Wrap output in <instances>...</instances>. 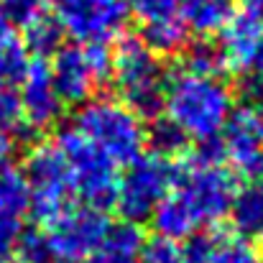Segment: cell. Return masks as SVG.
Segmentation results:
<instances>
[{
	"label": "cell",
	"instance_id": "obj_1",
	"mask_svg": "<svg viewBox=\"0 0 263 263\" xmlns=\"http://www.w3.org/2000/svg\"><path fill=\"white\" fill-rule=\"evenodd\" d=\"M233 107L235 97L220 77H199L186 69L166 77V120H172L189 141H217Z\"/></svg>",
	"mask_w": 263,
	"mask_h": 263
},
{
	"label": "cell",
	"instance_id": "obj_2",
	"mask_svg": "<svg viewBox=\"0 0 263 263\" xmlns=\"http://www.w3.org/2000/svg\"><path fill=\"white\" fill-rule=\"evenodd\" d=\"M72 128L80 130L112 164H130L146 146L143 120L112 97H89L82 102Z\"/></svg>",
	"mask_w": 263,
	"mask_h": 263
},
{
	"label": "cell",
	"instance_id": "obj_3",
	"mask_svg": "<svg viewBox=\"0 0 263 263\" xmlns=\"http://www.w3.org/2000/svg\"><path fill=\"white\" fill-rule=\"evenodd\" d=\"M199 146L202 148L194 156V161L184 172H179L176 194L184 199L197 225L204 228V225L220 222L230 212L238 184H235V176L220 164V156H222L220 138L199 143Z\"/></svg>",
	"mask_w": 263,
	"mask_h": 263
},
{
	"label": "cell",
	"instance_id": "obj_4",
	"mask_svg": "<svg viewBox=\"0 0 263 263\" xmlns=\"http://www.w3.org/2000/svg\"><path fill=\"white\" fill-rule=\"evenodd\" d=\"M120 102L130 107L141 120L151 118L164 110V92H166V72L154 51L143 46L141 39H125L118 51L112 54V72H110Z\"/></svg>",
	"mask_w": 263,
	"mask_h": 263
},
{
	"label": "cell",
	"instance_id": "obj_5",
	"mask_svg": "<svg viewBox=\"0 0 263 263\" xmlns=\"http://www.w3.org/2000/svg\"><path fill=\"white\" fill-rule=\"evenodd\" d=\"M57 146L67 159L69 176H72V192L87 207L100 212L115 204V192H118V179H120L118 164H112L74 128H64L57 138Z\"/></svg>",
	"mask_w": 263,
	"mask_h": 263
},
{
	"label": "cell",
	"instance_id": "obj_6",
	"mask_svg": "<svg viewBox=\"0 0 263 263\" xmlns=\"http://www.w3.org/2000/svg\"><path fill=\"white\" fill-rule=\"evenodd\" d=\"M23 176L31 192V210L41 222L51 225L72 210V176L57 143H36L26 156Z\"/></svg>",
	"mask_w": 263,
	"mask_h": 263
},
{
	"label": "cell",
	"instance_id": "obj_7",
	"mask_svg": "<svg viewBox=\"0 0 263 263\" xmlns=\"http://www.w3.org/2000/svg\"><path fill=\"white\" fill-rule=\"evenodd\" d=\"M176 181H179V169L172 159L156 154L146 156L141 154L128 164L125 174L118 179L115 204L125 220L141 222L174 189Z\"/></svg>",
	"mask_w": 263,
	"mask_h": 263
},
{
	"label": "cell",
	"instance_id": "obj_8",
	"mask_svg": "<svg viewBox=\"0 0 263 263\" xmlns=\"http://www.w3.org/2000/svg\"><path fill=\"white\" fill-rule=\"evenodd\" d=\"M51 82L64 105H82L110 80L112 54L105 44H77L62 46L51 57Z\"/></svg>",
	"mask_w": 263,
	"mask_h": 263
},
{
	"label": "cell",
	"instance_id": "obj_9",
	"mask_svg": "<svg viewBox=\"0 0 263 263\" xmlns=\"http://www.w3.org/2000/svg\"><path fill=\"white\" fill-rule=\"evenodd\" d=\"M54 18L80 44L115 39L128 18L125 0H54Z\"/></svg>",
	"mask_w": 263,
	"mask_h": 263
},
{
	"label": "cell",
	"instance_id": "obj_10",
	"mask_svg": "<svg viewBox=\"0 0 263 263\" xmlns=\"http://www.w3.org/2000/svg\"><path fill=\"white\" fill-rule=\"evenodd\" d=\"M220 154L238 174L258 179L263 174V110L238 105L222 128Z\"/></svg>",
	"mask_w": 263,
	"mask_h": 263
},
{
	"label": "cell",
	"instance_id": "obj_11",
	"mask_svg": "<svg viewBox=\"0 0 263 263\" xmlns=\"http://www.w3.org/2000/svg\"><path fill=\"white\" fill-rule=\"evenodd\" d=\"M107 225L110 222L100 210H92V207L67 210L46 230L51 256L59 258V261H82V258H87L100 246Z\"/></svg>",
	"mask_w": 263,
	"mask_h": 263
},
{
	"label": "cell",
	"instance_id": "obj_12",
	"mask_svg": "<svg viewBox=\"0 0 263 263\" xmlns=\"http://www.w3.org/2000/svg\"><path fill=\"white\" fill-rule=\"evenodd\" d=\"M21 110H23V125L31 130H46L54 128L64 115V100L51 82V72L41 59H33L28 64L26 77L21 80Z\"/></svg>",
	"mask_w": 263,
	"mask_h": 263
},
{
	"label": "cell",
	"instance_id": "obj_13",
	"mask_svg": "<svg viewBox=\"0 0 263 263\" xmlns=\"http://www.w3.org/2000/svg\"><path fill=\"white\" fill-rule=\"evenodd\" d=\"M263 41V18L251 13L233 15L222 31H220V54L225 62V69L233 72H251L256 64V54Z\"/></svg>",
	"mask_w": 263,
	"mask_h": 263
},
{
	"label": "cell",
	"instance_id": "obj_14",
	"mask_svg": "<svg viewBox=\"0 0 263 263\" xmlns=\"http://www.w3.org/2000/svg\"><path fill=\"white\" fill-rule=\"evenodd\" d=\"M143 240L146 238L138 222L123 220L118 225H107L100 246L92 253V263H138Z\"/></svg>",
	"mask_w": 263,
	"mask_h": 263
},
{
	"label": "cell",
	"instance_id": "obj_15",
	"mask_svg": "<svg viewBox=\"0 0 263 263\" xmlns=\"http://www.w3.org/2000/svg\"><path fill=\"white\" fill-rule=\"evenodd\" d=\"M148 217H151V225H154L156 235L176 240V243L184 240V238H189L192 233L202 230V228L197 225L194 215L189 212V207L184 204V199H181L176 192H169V194L156 204V210H154Z\"/></svg>",
	"mask_w": 263,
	"mask_h": 263
},
{
	"label": "cell",
	"instance_id": "obj_16",
	"mask_svg": "<svg viewBox=\"0 0 263 263\" xmlns=\"http://www.w3.org/2000/svg\"><path fill=\"white\" fill-rule=\"evenodd\" d=\"M233 3L235 0H181L179 18L184 21L186 31L212 36L220 33L222 26L233 18Z\"/></svg>",
	"mask_w": 263,
	"mask_h": 263
},
{
	"label": "cell",
	"instance_id": "obj_17",
	"mask_svg": "<svg viewBox=\"0 0 263 263\" xmlns=\"http://www.w3.org/2000/svg\"><path fill=\"white\" fill-rule=\"evenodd\" d=\"M233 225L246 238H263V181L253 179L243 189L235 192L233 207Z\"/></svg>",
	"mask_w": 263,
	"mask_h": 263
},
{
	"label": "cell",
	"instance_id": "obj_18",
	"mask_svg": "<svg viewBox=\"0 0 263 263\" xmlns=\"http://www.w3.org/2000/svg\"><path fill=\"white\" fill-rule=\"evenodd\" d=\"M141 41L156 57H176L189 46V31H186L184 21L176 15V18H166V21L143 26Z\"/></svg>",
	"mask_w": 263,
	"mask_h": 263
},
{
	"label": "cell",
	"instance_id": "obj_19",
	"mask_svg": "<svg viewBox=\"0 0 263 263\" xmlns=\"http://www.w3.org/2000/svg\"><path fill=\"white\" fill-rule=\"evenodd\" d=\"M23 28H26V36L21 41H23L26 51L33 54V59H49L62 49L64 31H62V26H59V21L54 15L41 13L39 18L26 23Z\"/></svg>",
	"mask_w": 263,
	"mask_h": 263
},
{
	"label": "cell",
	"instance_id": "obj_20",
	"mask_svg": "<svg viewBox=\"0 0 263 263\" xmlns=\"http://www.w3.org/2000/svg\"><path fill=\"white\" fill-rule=\"evenodd\" d=\"M31 210V192L28 181L21 169L3 166L0 169V217L21 220Z\"/></svg>",
	"mask_w": 263,
	"mask_h": 263
},
{
	"label": "cell",
	"instance_id": "obj_21",
	"mask_svg": "<svg viewBox=\"0 0 263 263\" xmlns=\"http://www.w3.org/2000/svg\"><path fill=\"white\" fill-rule=\"evenodd\" d=\"M28 51L13 33L0 36V87H15L28 72Z\"/></svg>",
	"mask_w": 263,
	"mask_h": 263
},
{
	"label": "cell",
	"instance_id": "obj_22",
	"mask_svg": "<svg viewBox=\"0 0 263 263\" xmlns=\"http://www.w3.org/2000/svg\"><path fill=\"white\" fill-rule=\"evenodd\" d=\"M184 64L181 69L192 72V74H199V77H220L225 72V62H222V54L217 49V44H210V41H197L192 46L184 49Z\"/></svg>",
	"mask_w": 263,
	"mask_h": 263
},
{
	"label": "cell",
	"instance_id": "obj_23",
	"mask_svg": "<svg viewBox=\"0 0 263 263\" xmlns=\"http://www.w3.org/2000/svg\"><path fill=\"white\" fill-rule=\"evenodd\" d=\"M146 143H151V154L164 156V159H174L176 154H181L186 148L189 138L172 120H154V125L146 130Z\"/></svg>",
	"mask_w": 263,
	"mask_h": 263
},
{
	"label": "cell",
	"instance_id": "obj_24",
	"mask_svg": "<svg viewBox=\"0 0 263 263\" xmlns=\"http://www.w3.org/2000/svg\"><path fill=\"white\" fill-rule=\"evenodd\" d=\"M207 263H261L258 251L246 240V238H233V235H220L215 251L210 253Z\"/></svg>",
	"mask_w": 263,
	"mask_h": 263
},
{
	"label": "cell",
	"instance_id": "obj_25",
	"mask_svg": "<svg viewBox=\"0 0 263 263\" xmlns=\"http://www.w3.org/2000/svg\"><path fill=\"white\" fill-rule=\"evenodd\" d=\"M125 5L143 26H148L166 18H176L181 0H125Z\"/></svg>",
	"mask_w": 263,
	"mask_h": 263
},
{
	"label": "cell",
	"instance_id": "obj_26",
	"mask_svg": "<svg viewBox=\"0 0 263 263\" xmlns=\"http://www.w3.org/2000/svg\"><path fill=\"white\" fill-rule=\"evenodd\" d=\"M15 256L23 263H46L51 258L46 233L44 230H23L15 243Z\"/></svg>",
	"mask_w": 263,
	"mask_h": 263
},
{
	"label": "cell",
	"instance_id": "obj_27",
	"mask_svg": "<svg viewBox=\"0 0 263 263\" xmlns=\"http://www.w3.org/2000/svg\"><path fill=\"white\" fill-rule=\"evenodd\" d=\"M222 233L217 230H197L189 238H184L181 246V263H207L210 253L215 251Z\"/></svg>",
	"mask_w": 263,
	"mask_h": 263
},
{
	"label": "cell",
	"instance_id": "obj_28",
	"mask_svg": "<svg viewBox=\"0 0 263 263\" xmlns=\"http://www.w3.org/2000/svg\"><path fill=\"white\" fill-rule=\"evenodd\" d=\"M23 110H21V97L13 87H0V130L13 133L23 130Z\"/></svg>",
	"mask_w": 263,
	"mask_h": 263
},
{
	"label": "cell",
	"instance_id": "obj_29",
	"mask_svg": "<svg viewBox=\"0 0 263 263\" xmlns=\"http://www.w3.org/2000/svg\"><path fill=\"white\" fill-rule=\"evenodd\" d=\"M141 258L143 263H181V246L176 240L154 235L151 240H143Z\"/></svg>",
	"mask_w": 263,
	"mask_h": 263
},
{
	"label": "cell",
	"instance_id": "obj_30",
	"mask_svg": "<svg viewBox=\"0 0 263 263\" xmlns=\"http://www.w3.org/2000/svg\"><path fill=\"white\" fill-rule=\"evenodd\" d=\"M44 5H46V0H0L5 18L13 23H21V26H26L33 18H39L41 13H46Z\"/></svg>",
	"mask_w": 263,
	"mask_h": 263
},
{
	"label": "cell",
	"instance_id": "obj_31",
	"mask_svg": "<svg viewBox=\"0 0 263 263\" xmlns=\"http://www.w3.org/2000/svg\"><path fill=\"white\" fill-rule=\"evenodd\" d=\"M21 228L18 220L0 217V263H13L15 258V243H18Z\"/></svg>",
	"mask_w": 263,
	"mask_h": 263
},
{
	"label": "cell",
	"instance_id": "obj_32",
	"mask_svg": "<svg viewBox=\"0 0 263 263\" xmlns=\"http://www.w3.org/2000/svg\"><path fill=\"white\" fill-rule=\"evenodd\" d=\"M240 105L263 110V74H248L240 82Z\"/></svg>",
	"mask_w": 263,
	"mask_h": 263
},
{
	"label": "cell",
	"instance_id": "obj_33",
	"mask_svg": "<svg viewBox=\"0 0 263 263\" xmlns=\"http://www.w3.org/2000/svg\"><path fill=\"white\" fill-rule=\"evenodd\" d=\"M13 154H15V141H13L8 133H3V130H0V169L10 164Z\"/></svg>",
	"mask_w": 263,
	"mask_h": 263
},
{
	"label": "cell",
	"instance_id": "obj_34",
	"mask_svg": "<svg viewBox=\"0 0 263 263\" xmlns=\"http://www.w3.org/2000/svg\"><path fill=\"white\" fill-rule=\"evenodd\" d=\"M243 8H246V13H251V15H258L263 18V0H238Z\"/></svg>",
	"mask_w": 263,
	"mask_h": 263
},
{
	"label": "cell",
	"instance_id": "obj_35",
	"mask_svg": "<svg viewBox=\"0 0 263 263\" xmlns=\"http://www.w3.org/2000/svg\"><path fill=\"white\" fill-rule=\"evenodd\" d=\"M5 33H10V21L5 18V13L0 8V36H5Z\"/></svg>",
	"mask_w": 263,
	"mask_h": 263
},
{
	"label": "cell",
	"instance_id": "obj_36",
	"mask_svg": "<svg viewBox=\"0 0 263 263\" xmlns=\"http://www.w3.org/2000/svg\"><path fill=\"white\" fill-rule=\"evenodd\" d=\"M253 69H258V74H263V41H261V46H258V54H256V64H253Z\"/></svg>",
	"mask_w": 263,
	"mask_h": 263
},
{
	"label": "cell",
	"instance_id": "obj_37",
	"mask_svg": "<svg viewBox=\"0 0 263 263\" xmlns=\"http://www.w3.org/2000/svg\"><path fill=\"white\" fill-rule=\"evenodd\" d=\"M59 263H80V261H59Z\"/></svg>",
	"mask_w": 263,
	"mask_h": 263
}]
</instances>
